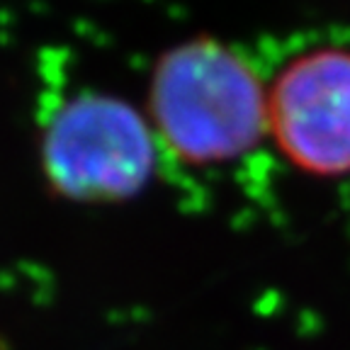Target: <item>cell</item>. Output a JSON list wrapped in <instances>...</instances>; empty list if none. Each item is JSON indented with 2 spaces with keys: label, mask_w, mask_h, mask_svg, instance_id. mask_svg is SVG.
<instances>
[{
  "label": "cell",
  "mask_w": 350,
  "mask_h": 350,
  "mask_svg": "<svg viewBox=\"0 0 350 350\" xmlns=\"http://www.w3.org/2000/svg\"><path fill=\"white\" fill-rule=\"evenodd\" d=\"M153 134L187 163H224L268 134L258 71L217 39H187L159 59L148 85Z\"/></svg>",
  "instance_id": "6da1fadb"
},
{
  "label": "cell",
  "mask_w": 350,
  "mask_h": 350,
  "mask_svg": "<svg viewBox=\"0 0 350 350\" xmlns=\"http://www.w3.org/2000/svg\"><path fill=\"white\" fill-rule=\"evenodd\" d=\"M153 137L151 122L124 100L78 95L44 129V175L76 202H120L146 187L156 163Z\"/></svg>",
  "instance_id": "7a4b0ae2"
},
{
  "label": "cell",
  "mask_w": 350,
  "mask_h": 350,
  "mask_svg": "<svg viewBox=\"0 0 350 350\" xmlns=\"http://www.w3.org/2000/svg\"><path fill=\"white\" fill-rule=\"evenodd\" d=\"M268 134L301 173H350V49L323 46L284 66L268 90Z\"/></svg>",
  "instance_id": "3957f363"
}]
</instances>
